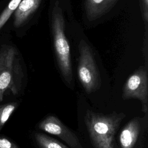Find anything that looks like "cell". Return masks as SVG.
Returning a JSON list of instances; mask_svg holds the SVG:
<instances>
[{"mask_svg": "<svg viewBox=\"0 0 148 148\" xmlns=\"http://www.w3.org/2000/svg\"><path fill=\"white\" fill-rule=\"evenodd\" d=\"M22 0H11L0 14V29L5 25Z\"/></svg>", "mask_w": 148, "mask_h": 148, "instance_id": "cell-11", "label": "cell"}, {"mask_svg": "<svg viewBox=\"0 0 148 148\" xmlns=\"http://www.w3.org/2000/svg\"><path fill=\"white\" fill-rule=\"evenodd\" d=\"M119 0H84V10L89 21H95L108 12Z\"/></svg>", "mask_w": 148, "mask_h": 148, "instance_id": "cell-9", "label": "cell"}, {"mask_svg": "<svg viewBox=\"0 0 148 148\" xmlns=\"http://www.w3.org/2000/svg\"><path fill=\"white\" fill-rule=\"evenodd\" d=\"M50 25L57 65L64 80L69 85L73 83V71L71 48L65 29V19L61 6L58 1L50 8Z\"/></svg>", "mask_w": 148, "mask_h": 148, "instance_id": "cell-1", "label": "cell"}, {"mask_svg": "<svg viewBox=\"0 0 148 148\" xmlns=\"http://www.w3.org/2000/svg\"><path fill=\"white\" fill-rule=\"evenodd\" d=\"M79 57L77 68L80 82L85 91L91 94L98 90L101 80L92 50L87 42L82 39L79 44Z\"/></svg>", "mask_w": 148, "mask_h": 148, "instance_id": "cell-4", "label": "cell"}, {"mask_svg": "<svg viewBox=\"0 0 148 148\" xmlns=\"http://www.w3.org/2000/svg\"><path fill=\"white\" fill-rule=\"evenodd\" d=\"M146 125L144 118L136 117L122 128L119 141L121 148H142Z\"/></svg>", "mask_w": 148, "mask_h": 148, "instance_id": "cell-7", "label": "cell"}, {"mask_svg": "<svg viewBox=\"0 0 148 148\" xmlns=\"http://www.w3.org/2000/svg\"><path fill=\"white\" fill-rule=\"evenodd\" d=\"M23 76L17 49L11 45L2 46L0 49V102L7 90L14 95L18 93Z\"/></svg>", "mask_w": 148, "mask_h": 148, "instance_id": "cell-3", "label": "cell"}, {"mask_svg": "<svg viewBox=\"0 0 148 148\" xmlns=\"http://www.w3.org/2000/svg\"><path fill=\"white\" fill-rule=\"evenodd\" d=\"M17 105L16 103L13 102L0 106V131L17 108Z\"/></svg>", "mask_w": 148, "mask_h": 148, "instance_id": "cell-12", "label": "cell"}, {"mask_svg": "<svg viewBox=\"0 0 148 148\" xmlns=\"http://www.w3.org/2000/svg\"><path fill=\"white\" fill-rule=\"evenodd\" d=\"M43 0H22L13 13V26L20 28L26 24L40 7Z\"/></svg>", "mask_w": 148, "mask_h": 148, "instance_id": "cell-8", "label": "cell"}, {"mask_svg": "<svg viewBox=\"0 0 148 148\" xmlns=\"http://www.w3.org/2000/svg\"><path fill=\"white\" fill-rule=\"evenodd\" d=\"M122 98L124 99H139L142 104V111L147 114L148 80L146 68L140 66L128 77L123 86Z\"/></svg>", "mask_w": 148, "mask_h": 148, "instance_id": "cell-5", "label": "cell"}, {"mask_svg": "<svg viewBox=\"0 0 148 148\" xmlns=\"http://www.w3.org/2000/svg\"><path fill=\"white\" fill-rule=\"evenodd\" d=\"M38 128L48 134L57 136L70 148H84L77 135L55 116L46 117L38 124Z\"/></svg>", "mask_w": 148, "mask_h": 148, "instance_id": "cell-6", "label": "cell"}, {"mask_svg": "<svg viewBox=\"0 0 148 148\" xmlns=\"http://www.w3.org/2000/svg\"><path fill=\"white\" fill-rule=\"evenodd\" d=\"M140 8L143 21L145 24V28H147L148 23V0H140Z\"/></svg>", "mask_w": 148, "mask_h": 148, "instance_id": "cell-13", "label": "cell"}, {"mask_svg": "<svg viewBox=\"0 0 148 148\" xmlns=\"http://www.w3.org/2000/svg\"><path fill=\"white\" fill-rule=\"evenodd\" d=\"M0 148H18V147L9 139L0 138Z\"/></svg>", "mask_w": 148, "mask_h": 148, "instance_id": "cell-14", "label": "cell"}, {"mask_svg": "<svg viewBox=\"0 0 148 148\" xmlns=\"http://www.w3.org/2000/svg\"><path fill=\"white\" fill-rule=\"evenodd\" d=\"M34 137L39 148H69L57 140L44 134L36 133Z\"/></svg>", "mask_w": 148, "mask_h": 148, "instance_id": "cell-10", "label": "cell"}, {"mask_svg": "<svg viewBox=\"0 0 148 148\" xmlns=\"http://www.w3.org/2000/svg\"><path fill=\"white\" fill-rule=\"evenodd\" d=\"M125 114L115 112L108 114L87 110L84 122L94 148H114V136Z\"/></svg>", "mask_w": 148, "mask_h": 148, "instance_id": "cell-2", "label": "cell"}]
</instances>
